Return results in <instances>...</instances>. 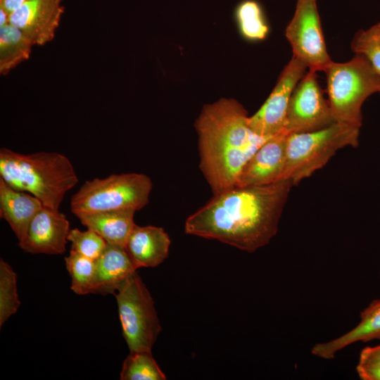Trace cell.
Masks as SVG:
<instances>
[{
	"label": "cell",
	"instance_id": "obj_1",
	"mask_svg": "<svg viewBox=\"0 0 380 380\" xmlns=\"http://www.w3.org/2000/svg\"><path fill=\"white\" fill-rule=\"evenodd\" d=\"M293 184L234 186L213 197L186 220V234L253 253L276 235Z\"/></svg>",
	"mask_w": 380,
	"mask_h": 380
},
{
	"label": "cell",
	"instance_id": "obj_2",
	"mask_svg": "<svg viewBox=\"0 0 380 380\" xmlns=\"http://www.w3.org/2000/svg\"><path fill=\"white\" fill-rule=\"evenodd\" d=\"M248 113L234 99L203 106L195 121L199 168L214 194L236 186L243 166L269 138L255 134Z\"/></svg>",
	"mask_w": 380,
	"mask_h": 380
},
{
	"label": "cell",
	"instance_id": "obj_3",
	"mask_svg": "<svg viewBox=\"0 0 380 380\" xmlns=\"http://www.w3.org/2000/svg\"><path fill=\"white\" fill-rule=\"evenodd\" d=\"M0 177L12 188L29 192L44 207L59 210L66 193L78 182L69 159L58 152L18 153L0 149Z\"/></svg>",
	"mask_w": 380,
	"mask_h": 380
},
{
	"label": "cell",
	"instance_id": "obj_4",
	"mask_svg": "<svg viewBox=\"0 0 380 380\" xmlns=\"http://www.w3.org/2000/svg\"><path fill=\"white\" fill-rule=\"evenodd\" d=\"M323 72L334 120L361 128L362 106L369 96L380 94V75L360 53L347 62L332 61Z\"/></svg>",
	"mask_w": 380,
	"mask_h": 380
},
{
	"label": "cell",
	"instance_id": "obj_5",
	"mask_svg": "<svg viewBox=\"0 0 380 380\" xmlns=\"http://www.w3.org/2000/svg\"><path fill=\"white\" fill-rule=\"evenodd\" d=\"M360 127L340 122L312 132L288 134L281 180L297 185L324 167L340 149L359 144Z\"/></svg>",
	"mask_w": 380,
	"mask_h": 380
},
{
	"label": "cell",
	"instance_id": "obj_6",
	"mask_svg": "<svg viewBox=\"0 0 380 380\" xmlns=\"http://www.w3.org/2000/svg\"><path fill=\"white\" fill-rule=\"evenodd\" d=\"M153 184L142 173L113 174L86 181L70 199L74 215L113 210L144 208L149 202Z\"/></svg>",
	"mask_w": 380,
	"mask_h": 380
},
{
	"label": "cell",
	"instance_id": "obj_7",
	"mask_svg": "<svg viewBox=\"0 0 380 380\" xmlns=\"http://www.w3.org/2000/svg\"><path fill=\"white\" fill-rule=\"evenodd\" d=\"M122 336L130 352L151 351L161 326L153 298L136 272L114 293Z\"/></svg>",
	"mask_w": 380,
	"mask_h": 380
},
{
	"label": "cell",
	"instance_id": "obj_8",
	"mask_svg": "<svg viewBox=\"0 0 380 380\" xmlns=\"http://www.w3.org/2000/svg\"><path fill=\"white\" fill-rule=\"evenodd\" d=\"M285 36L293 55L308 70L324 71L332 62L325 44L317 0H298Z\"/></svg>",
	"mask_w": 380,
	"mask_h": 380
},
{
	"label": "cell",
	"instance_id": "obj_9",
	"mask_svg": "<svg viewBox=\"0 0 380 380\" xmlns=\"http://www.w3.org/2000/svg\"><path fill=\"white\" fill-rule=\"evenodd\" d=\"M334 122L328 99L324 98L318 83L317 72L308 70L291 94L285 132L287 134L312 132Z\"/></svg>",
	"mask_w": 380,
	"mask_h": 380
},
{
	"label": "cell",
	"instance_id": "obj_10",
	"mask_svg": "<svg viewBox=\"0 0 380 380\" xmlns=\"http://www.w3.org/2000/svg\"><path fill=\"white\" fill-rule=\"evenodd\" d=\"M307 70L303 62L292 56L281 71L268 98L258 110L248 118V125L255 134L270 138L285 132L291 94Z\"/></svg>",
	"mask_w": 380,
	"mask_h": 380
},
{
	"label": "cell",
	"instance_id": "obj_11",
	"mask_svg": "<svg viewBox=\"0 0 380 380\" xmlns=\"http://www.w3.org/2000/svg\"><path fill=\"white\" fill-rule=\"evenodd\" d=\"M70 230V223L63 213L43 206L30 221L18 246L33 254H63Z\"/></svg>",
	"mask_w": 380,
	"mask_h": 380
},
{
	"label": "cell",
	"instance_id": "obj_12",
	"mask_svg": "<svg viewBox=\"0 0 380 380\" xmlns=\"http://www.w3.org/2000/svg\"><path fill=\"white\" fill-rule=\"evenodd\" d=\"M63 0H29L13 11L9 23L20 29L34 45L51 42L65 8Z\"/></svg>",
	"mask_w": 380,
	"mask_h": 380
},
{
	"label": "cell",
	"instance_id": "obj_13",
	"mask_svg": "<svg viewBox=\"0 0 380 380\" xmlns=\"http://www.w3.org/2000/svg\"><path fill=\"white\" fill-rule=\"evenodd\" d=\"M287 133L267 139L243 166L236 186L270 184L281 180L286 161Z\"/></svg>",
	"mask_w": 380,
	"mask_h": 380
},
{
	"label": "cell",
	"instance_id": "obj_14",
	"mask_svg": "<svg viewBox=\"0 0 380 380\" xmlns=\"http://www.w3.org/2000/svg\"><path fill=\"white\" fill-rule=\"evenodd\" d=\"M170 243L169 235L163 228L135 224L124 247L138 269L161 264L168 257Z\"/></svg>",
	"mask_w": 380,
	"mask_h": 380
},
{
	"label": "cell",
	"instance_id": "obj_15",
	"mask_svg": "<svg viewBox=\"0 0 380 380\" xmlns=\"http://www.w3.org/2000/svg\"><path fill=\"white\" fill-rule=\"evenodd\" d=\"M137 270L123 246L107 243L100 256L95 260L91 293L114 294Z\"/></svg>",
	"mask_w": 380,
	"mask_h": 380
},
{
	"label": "cell",
	"instance_id": "obj_16",
	"mask_svg": "<svg viewBox=\"0 0 380 380\" xmlns=\"http://www.w3.org/2000/svg\"><path fill=\"white\" fill-rule=\"evenodd\" d=\"M380 340V298L374 299L360 312V321L353 329L330 341L315 344L313 355L331 360L339 350L358 341Z\"/></svg>",
	"mask_w": 380,
	"mask_h": 380
},
{
	"label": "cell",
	"instance_id": "obj_17",
	"mask_svg": "<svg viewBox=\"0 0 380 380\" xmlns=\"http://www.w3.org/2000/svg\"><path fill=\"white\" fill-rule=\"evenodd\" d=\"M43 206L37 198L14 189L0 177V217L8 222L18 241Z\"/></svg>",
	"mask_w": 380,
	"mask_h": 380
},
{
	"label": "cell",
	"instance_id": "obj_18",
	"mask_svg": "<svg viewBox=\"0 0 380 380\" xmlns=\"http://www.w3.org/2000/svg\"><path fill=\"white\" fill-rule=\"evenodd\" d=\"M132 209L113 210L75 215L87 229L102 236L108 243L125 246L135 223Z\"/></svg>",
	"mask_w": 380,
	"mask_h": 380
},
{
	"label": "cell",
	"instance_id": "obj_19",
	"mask_svg": "<svg viewBox=\"0 0 380 380\" xmlns=\"http://www.w3.org/2000/svg\"><path fill=\"white\" fill-rule=\"evenodd\" d=\"M34 46L26 35L10 23L0 27V73L6 75L30 57Z\"/></svg>",
	"mask_w": 380,
	"mask_h": 380
},
{
	"label": "cell",
	"instance_id": "obj_20",
	"mask_svg": "<svg viewBox=\"0 0 380 380\" xmlns=\"http://www.w3.org/2000/svg\"><path fill=\"white\" fill-rule=\"evenodd\" d=\"M235 20L241 35L248 41L264 40L270 32L263 9L255 0H243L236 7Z\"/></svg>",
	"mask_w": 380,
	"mask_h": 380
},
{
	"label": "cell",
	"instance_id": "obj_21",
	"mask_svg": "<svg viewBox=\"0 0 380 380\" xmlns=\"http://www.w3.org/2000/svg\"><path fill=\"white\" fill-rule=\"evenodd\" d=\"M120 377L121 380L166 379L151 351L130 352L123 362Z\"/></svg>",
	"mask_w": 380,
	"mask_h": 380
},
{
	"label": "cell",
	"instance_id": "obj_22",
	"mask_svg": "<svg viewBox=\"0 0 380 380\" xmlns=\"http://www.w3.org/2000/svg\"><path fill=\"white\" fill-rule=\"evenodd\" d=\"M65 262L71 279V290L78 295L91 293L95 260L70 250L69 255L65 258Z\"/></svg>",
	"mask_w": 380,
	"mask_h": 380
},
{
	"label": "cell",
	"instance_id": "obj_23",
	"mask_svg": "<svg viewBox=\"0 0 380 380\" xmlns=\"http://www.w3.org/2000/svg\"><path fill=\"white\" fill-rule=\"evenodd\" d=\"M20 305L17 291V274L8 262L0 260V327Z\"/></svg>",
	"mask_w": 380,
	"mask_h": 380
},
{
	"label": "cell",
	"instance_id": "obj_24",
	"mask_svg": "<svg viewBox=\"0 0 380 380\" xmlns=\"http://www.w3.org/2000/svg\"><path fill=\"white\" fill-rule=\"evenodd\" d=\"M68 241L71 242V250L87 258L96 260L104 250L107 242L96 232L87 229L81 231L70 229Z\"/></svg>",
	"mask_w": 380,
	"mask_h": 380
},
{
	"label": "cell",
	"instance_id": "obj_25",
	"mask_svg": "<svg viewBox=\"0 0 380 380\" xmlns=\"http://www.w3.org/2000/svg\"><path fill=\"white\" fill-rule=\"evenodd\" d=\"M356 372L362 380H380V345L363 348Z\"/></svg>",
	"mask_w": 380,
	"mask_h": 380
},
{
	"label": "cell",
	"instance_id": "obj_26",
	"mask_svg": "<svg viewBox=\"0 0 380 380\" xmlns=\"http://www.w3.org/2000/svg\"><path fill=\"white\" fill-rule=\"evenodd\" d=\"M354 53L364 54L380 75V45L374 41L365 30L357 31L351 42Z\"/></svg>",
	"mask_w": 380,
	"mask_h": 380
},
{
	"label": "cell",
	"instance_id": "obj_27",
	"mask_svg": "<svg viewBox=\"0 0 380 380\" xmlns=\"http://www.w3.org/2000/svg\"><path fill=\"white\" fill-rule=\"evenodd\" d=\"M29 0H0V8L11 14L22 4Z\"/></svg>",
	"mask_w": 380,
	"mask_h": 380
},
{
	"label": "cell",
	"instance_id": "obj_28",
	"mask_svg": "<svg viewBox=\"0 0 380 380\" xmlns=\"http://www.w3.org/2000/svg\"><path fill=\"white\" fill-rule=\"evenodd\" d=\"M367 34L379 45H380V23L365 30Z\"/></svg>",
	"mask_w": 380,
	"mask_h": 380
},
{
	"label": "cell",
	"instance_id": "obj_29",
	"mask_svg": "<svg viewBox=\"0 0 380 380\" xmlns=\"http://www.w3.org/2000/svg\"><path fill=\"white\" fill-rule=\"evenodd\" d=\"M10 14L4 9L0 8V27H3L9 23Z\"/></svg>",
	"mask_w": 380,
	"mask_h": 380
}]
</instances>
